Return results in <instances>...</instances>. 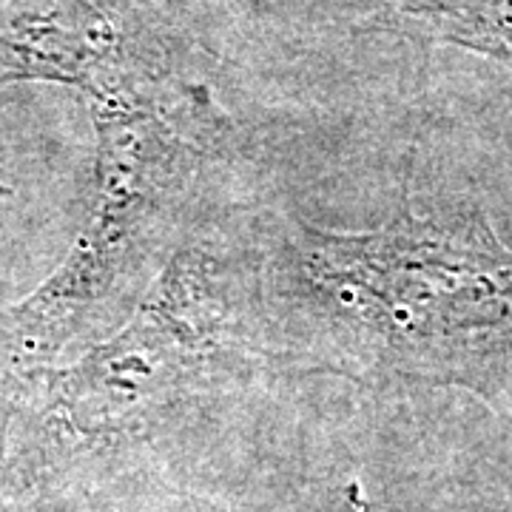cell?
Returning a JSON list of instances; mask_svg holds the SVG:
<instances>
[{"label":"cell","mask_w":512,"mask_h":512,"mask_svg":"<svg viewBox=\"0 0 512 512\" xmlns=\"http://www.w3.org/2000/svg\"><path fill=\"white\" fill-rule=\"evenodd\" d=\"M254 305L293 362L512 407V248L478 208H407L362 234L291 225Z\"/></svg>","instance_id":"6da1fadb"},{"label":"cell","mask_w":512,"mask_h":512,"mask_svg":"<svg viewBox=\"0 0 512 512\" xmlns=\"http://www.w3.org/2000/svg\"><path fill=\"white\" fill-rule=\"evenodd\" d=\"M94 197L66 259L32 296L0 311V441L18 387L69 350L126 325L168 262L222 140L220 111L200 86L97 106Z\"/></svg>","instance_id":"7a4b0ae2"},{"label":"cell","mask_w":512,"mask_h":512,"mask_svg":"<svg viewBox=\"0 0 512 512\" xmlns=\"http://www.w3.org/2000/svg\"><path fill=\"white\" fill-rule=\"evenodd\" d=\"M259 336L254 293L202 251H177L143 305L80 362L20 384L9 424L35 410L77 439H111L217 382Z\"/></svg>","instance_id":"3957f363"},{"label":"cell","mask_w":512,"mask_h":512,"mask_svg":"<svg viewBox=\"0 0 512 512\" xmlns=\"http://www.w3.org/2000/svg\"><path fill=\"white\" fill-rule=\"evenodd\" d=\"M60 83L114 106L174 83L154 0H0V83Z\"/></svg>","instance_id":"277c9868"},{"label":"cell","mask_w":512,"mask_h":512,"mask_svg":"<svg viewBox=\"0 0 512 512\" xmlns=\"http://www.w3.org/2000/svg\"><path fill=\"white\" fill-rule=\"evenodd\" d=\"M404 32L453 43L512 69V0H370Z\"/></svg>","instance_id":"5b68a950"}]
</instances>
